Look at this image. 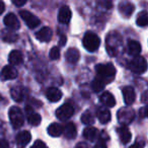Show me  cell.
Segmentation results:
<instances>
[{"label": "cell", "mask_w": 148, "mask_h": 148, "mask_svg": "<svg viewBox=\"0 0 148 148\" xmlns=\"http://www.w3.org/2000/svg\"><path fill=\"white\" fill-rule=\"evenodd\" d=\"M95 72H97V77L101 79L105 84L112 82L116 76V68L112 63L97 64L95 66Z\"/></svg>", "instance_id": "1"}, {"label": "cell", "mask_w": 148, "mask_h": 148, "mask_svg": "<svg viewBox=\"0 0 148 148\" xmlns=\"http://www.w3.org/2000/svg\"><path fill=\"white\" fill-rule=\"evenodd\" d=\"M122 46V39L119 34L112 33L107 37V51L111 56H116L119 53V50Z\"/></svg>", "instance_id": "2"}, {"label": "cell", "mask_w": 148, "mask_h": 148, "mask_svg": "<svg viewBox=\"0 0 148 148\" xmlns=\"http://www.w3.org/2000/svg\"><path fill=\"white\" fill-rule=\"evenodd\" d=\"M82 44L88 52H95L99 49V45H101V39L97 34L87 32L83 37Z\"/></svg>", "instance_id": "3"}, {"label": "cell", "mask_w": 148, "mask_h": 148, "mask_svg": "<svg viewBox=\"0 0 148 148\" xmlns=\"http://www.w3.org/2000/svg\"><path fill=\"white\" fill-rule=\"evenodd\" d=\"M9 119L14 129H19L25 124V117L21 110L17 107H12L9 110Z\"/></svg>", "instance_id": "4"}, {"label": "cell", "mask_w": 148, "mask_h": 148, "mask_svg": "<svg viewBox=\"0 0 148 148\" xmlns=\"http://www.w3.org/2000/svg\"><path fill=\"white\" fill-rule=\"evenodd\" d=\"M128 68L134 73L142 74L147 69V62H146L145 58L141 57V56H137L128 63Z\"/></svg>", "instance_id": "5"}, {"label": "cell", "mask_w": 148, "mask_h": 148, "mask_svg": "<svg viewBox=\"0 0 148 148\" xmlns=\"http://www.w3.org/2000/svg\"><path fill=\"white\" fill-rule=\"evenodd\" d=\"M134 118H135L134 110L129 107L121 109L119 111V113H118V119H119L120 123L123 124V126L131 124L133 122Z\"/></svg>", "instance_id": "6"}, {"label": "cell", "mask_w": 148, "mask_h": 148, "mask_svg": "<svg viewBox=\"0 0 148 148\" xmlns=\"http://www.w3.org/2000/svg\"><path fill=\"white\" fill-rule=\"evenodd\" d=\"M74 113V108L70 103H64L56 111V117L61 121H66L72 117Z\"/></svg>", "instance_id": "7"}, {"label": "cell", "mask_w": 148, "mask_h": 148, "mask_svg": "<svg viewBox=\"0 0 148 148\" xmlns=\"http://www.w3.org/2000/svg\"><path fill=\"white\" fill-rule=\"evenodd\" d=\"M19 15H21L23 21L27 23V25L29 27V29H35V27H37L38 25L41 23L40 19L38 18L36 15H34L32 12H29V11L23 10V11H21Z\"/></svg>", "instance_id": "8"}, {"label": "cell", "mask_w": 148, "mask_h": 148, "mask_svg": "<svg viewBox=\"0 0 148 148\" xmlns=\"http://www.w3.org/2000/svg\"><path fill=\"white\" fill-rule=\"evenodd\" d=\"M18 73H17V70L15 69L13 66L7 65L1 70L0 72V79L3 81L5 80H10V79H14L17 77Z\"/></svg>", "instance_id": "9"}, {"label": "cell", "mask_w": 148, "mask_h": 148, "mask_svg": "<svg viewBox=\"0 0 148 148\" xmlns=\"http://www.w3.org/2000/svg\"><path fill=\"white\" fill-rule=\"evenodd\" d=\"M4 25L11 31H16L21 27V23L18 21V18L14 13H8L4 17Z\"/></svg>", "instance_id": "10"}, {"label": "cell", "mask_w": 148, "mask_h": 148, "mask_svg": "<svg viewBox=\"0 0 148 148\" xmlns=\"http://www.w3.org/2000/svg\"><path fill=\"white\" fill-rule=\"evenodd\" d=\"M25 112H27V121H29V123L31 124L32 126H39L40 124H41V121H42L41 116H40L39 114L35 113L29 106L25 107Z\"/></svg>", "instance_id": "11"}, {"label": "cell", "mask_w": 148, "mask_h": 148, "mask_svg": "<svg viewBox=\"0 0 148 148\" xmlns=\"http://www.w3.org/2000/svg\"><path fill=\"white\" fill-rule=\"evenodd\" d=\"M141 50H142L141 45H140V43H138L137 41H134V40H129V41H128L127 51L130 56L137 57V56H139V54L141 53Z\"/></svg>", "instance_id": "12"}, {"label": "cell", "mask_w": 148, "mask_h": 148, "mask_svg": "<svg viewBox=\"0 0 148 148\" xmlns=\"http://www.w3.org/2000/svg\"><path fill=\"white\" fill-rule=\"evenodd\" d=\"M46 97L52 103H57L61 99L62 97V91L57 87H50L46 91Z\"/></svg>", "instance_id": "13"}, {"label": "cell", "mask_w": 148, "mask_h": 148, "mask_svg": "<svg viewBox=\"0 0 148 148\" xmlns=\"http://www.w3.org/2000/svg\"><path fill=\"white\" fill-rule=\"evenodd\" d=\"M117 132L120 137V140H121V142L123 144H128L131 141L132 135L127 126H121V127H119L117 129Z\"/></svg>", "instance_id": "14"}, {"label": "cell", "mask_w": 148, "mask_h": 148, "mask_svg": "<svg viewBox=\"0 0 148 148\" xmlns=\"http://www.w3.org/2000/svg\"><path fill=\"white\" fill-rule=\"evenodd\" d=\"M97 117L99 122L103 124H107L111 121V112L106 107H99L97 110Z\"/></svg>", "instance_id": "15"}, {"label": "cell", "mask_w": 148, "mask_h": 148, "mask_svg": "<svg viewBox=\"0 0 148 148\" xmlns=\"http://www.w3.org/2000/svg\"><path fill=\"white\" fill-rule=\"evenodd\" d=\"M123 95H124V101L127 106H130L135 101V90L133 87L131 86H125L123 88Z\"/></svg>", "instance_id": "16"}, {"label": "cell", "mask_w": 148, "mask_h": 148, "mask_svg": "<svg viewBox=\"0 0 148 148\" xmlns=\"http://www.w3.org/2000/svg\"><path fill=\"white\" fill-rule=\"evenodd\" d=\"M72 16L71 10L68 6H62L58 13V21L61 23H67L70 21Z\"/></svg>", "instance_id": "17"}, {"label": "cell", "mask_w": 148, "mask_h": 148, "mask_svg": "<svg viewBox=\"0 0 148 148\" xmlns=\"http://www.w3.org/2000/svg\"><path fill=\"white\" fill-rule=\"evenodd\" d=\"M52 29L48 27H45L41 29L37 34H36V38L41 42H49L52 39Z\"/></svg>", "instance_id": "18"}, {"label": "cell", "mask_w": 148, "mask_h": 148, "mask_svg": "<svg viewBox=\"0 0 148 148\" xmlns=\"http://www.w3.org/2000/svg\"><path fill=\"white\" fill-rule=\"evenodd\" d=\"M1 38H2L3 41L7 42V43H14L18 39V35L14 31H11V29H3L1 32Z\"/></svg>", "instance_id": "19"}, {"label": "cell", "mask_w": 148, "mask_h": 148, "mask_svg": "<svg viewBox=\"0 0 148 148\" xmlns=\"http://www.w3.org/2000/svg\"><path fill=\"white\" fill-rule=\"evenodd\" d=\"M62 134H64L65 138H67V139H73V138H75L77 134L75 125L73 123H67L63 127V133Z\"/></svg>", "instance_id": "20"}, {"label": "cell", "mask_w": 148, "mask_h": 148, "mask_svg": "<svg viewBox=\"0 0 148 148\" xmlns=\"http://www.w3.org/2000/svg\"><path fill=\"white\" fill-rule=\"evenodd\" d=\"M101 101L103 106H106V108H112L116 105V99L114 97V95L109 91H105L103 95H101Z\"/></svg>", "instance_id": "21"}, {"label": "cell", "mask_w": 148, "mask_h": 148, "mask_svg": "<svg viewBox=\"0 0 148 148\" xmlns=\"http://www.w3.org/2000/svg\"><path fill=\"white\" fill-rule=\"evenodd\" d=\"M66 60L69 63H76L80 58V53L76 48H70L65 54Z\"/></svg>", "instance_id": "22"}, {"label": "cell", "mask_w": 148, "mask_h": 148, "mask_svg": "<svg viewBox=\"0 0 148 148\" xmlns=\"http://www.w3.org/2000/svg\"><path fill=\"white\" fill-rule=\"evenodd\" d=\"M8 61L11 65H19V64H21L23 61V56L21 54V52L17 51V50L10 52V54L8 56Z\"/></svg>", "instance_id": "23"}, {"label": "cell", "mask_w": 148, "mask_h": 148, "mask_svg": "<svg viewBox=\"0 0 148 148\" xmlns=\"http://www.w3.org/2000/svg\"><path fill=\"white\" fill-rule=\"evenodd\" d=\"M134 8H135L134 4H132V3H130V2H124V3H121V4L119 5L120 13L126 17H129L130 15L133 13Z\"/></svg>", "instance_id": "24"}, {"label": "cell", "mask_w": 148, "mask_h": 148, "mask_svg": "<svg viewBox=\"0 0 148 148\" xmlns=\"http://www.w3.org/2000/svg\"><path fill=\"white\" fill-rule=\"evenodd\" d=\"M32 139V135L29 132L27 131H23L21 133H18V135L16 136V142L18 145L21 146H25L27 144L29 143Z\"/></svg>", "instance_id": "25"}, {"label": "cell", "mask_w": 148, "mask_h": 148, "mask_svg": "<svg viewBox=\"0 0 148 148\" xmlns=\"http://www.w3.org/2000/svg\"><path fill=\"white\" fill-rule=\"evenodd\" d=\"M63 133V127H62L60 124L54 123L48 127V134L50 136H53V137H59L60 135H62Z\"/></svg>", "instance_id": "26"}, {"label": "cell", "mask_w": 148, "mask_h": 148, "mask_svg": "<svg viewBox=\"0 0 148 148\" xmlns=\"http://www.w3.org/2000/svg\"><path fill=\"white\" fill-rule=\"evenodd\" d=\"M10 95L15 101H21L25 97V89L21 86H15L10 90Z\"/></svg>", "instance_id": "27"}, {"label": "cell", "mask_w": 148, "mask_h": 148, "mask_svg": "<svg viewBox=\"0 0 148 148\" xmlns=\"http://www.w3.org/2000/svg\"><path fill=\"white\" fill-rule=\"evenodd\" d=\"M99 135V132H97V129L95 127H86L84 130H83V136L86 138L89 141H95V138Z\"/></svg>", "instance_id": "28"}, {"label": "cell", "mask_w": 148, "mask_h": 148, "mask_svg": "<svg viewBox=\"0 0 148 148\" xmlns=\"http://www.w3.org/2000/svg\"><path fill=\"white\" fill-rule=\"evenodd\" d=\"M147 23H148V14H147V11L144 10L138 14L137 19H136V23L139 27H146Z\"/></svg>", "instance_id": "29"}, {"label": "cell", "mask_w": 148, "mask_h": 148, "mask_svg": "<svg viewBox=\"0 0 148 148\" xmlns=\"http://www.w3.org/2000/svg\"><path fill=\"white\" fill-rule=\"evenodd\" d=\"M81 122L85 125H92L95 122V118H93L92 114L89 111H85L81 116Z\"/></svg>", "instance_id": "30"}, {"label": "cell", "mask_w": 148, "mask_h": 148, "mask_svg": "<svg viewBox=\"0 0 148 148\" xmlns=\"http://www.w3.org/2000/svg\"><path fill=\"white\" fill-rule=\"evenodd\" d=\"M92 89L95 92H99V91H101L103 88H105L106 84L103 82V81L101 80V79H99L97 77H95V79H93L92 81Z\"/></svg>", "instance_id": "31"}, {"label": "cell", "mask_w": 148, "mask_h": 148, "mask_svg": "<svg viewBox=\"0 0 148 148\" xmlns=\"http://www.w3.org/2000/svg\"><path fill=\"white\" fill-rule=\"evenodd\" d=\"M49 57L51 60H58L60 58V49L58 47H53L49 53Z\"/></svg>", "instance_id": "32"}, {"label": "cell", "mask_w": 148, "mask_h": 148, "mask_svg": "<svg viewBox=\"0 0 148 148\" xmlns=\"http://www.w3.org/2000/svg\"><path fill=\"white\" fill-rule=\"evenodd\" d=\"M32 148H48V147L45 142L41 141V140H37V141L34 143V145L32 146Z\"/></svg>", "instance_id": "33"}, {"label": "cell", "mask_w": 148, "mask_h": 148, "mask_svg": "<svg viewBox=\"0 0 148 148\" xmlns=\"http://www.w3.org/2000/svg\"><path fill=\"white\" fill-rule=\"evenodd\" d=\"M95 148H108L107 144H106V140H99V141L95 144Z\"/></svg>", "instance_id": "34"}, {"label": "cell", "mask_w": 148, "mask_h": 148, "mask_svg": "<svg viewBox=\"0 0 148 148\" xmlns=\"http://www.w3.org/2000/svg\"><path fill=\"white\" fill-rule=\"evenodd\" d=\"M66 42H67V38H66V36L62 35L59 39V46L60 47H64V46L66 45Z\"/></svg>", "instance_id": "35"}, {"label": "cell", "mask_w": 148, "mask_h": 148, "mask_svg": "<svg viewBox=\"0 0 148 148\" xmlns=\"http://www.w3.org/2000/svg\"><path fill=\"white\" fill-rule=\"evenodd\" d=\"M0 148H10V146L6 140L0 139Z\"/></svg>", "instance_id": "36"}, {"label": "cell", "mask_w": 148, "mask_h": 148, "mask_svg": "<svg viewBox=\"0 0 148 148\" xmlns=\"http://www.w3.org/2000/svg\"><path fill=\"white\" fill-rule=\"evenodd\" d=\"M12 3L16 6H23L27 3V0H13Z\"/></svg>", "instance_id": "37"}, {"label": "cell", "mask_w": 148, "mask_h": 148, "mask_svg": "<svg viewBox=\"0 0 148 148\" xmlns=\"http://www.w3.org/2000/svg\"><path fill=\"white\" fill-rule=\"evenodd\" d=\"M140 116L142 118H146V116H147V107H143L140 110Z\"/></svg>", "instance_id": "38"}, {"label": "cell", "mask_w": 148, "mask_h": 148, "mask_svg": "<svg viewBox=\"0 0 148 148\" xmlns=\"http://www.w3.org/2000/svg\"><path fill=\"white\" fill-rule=\"evenodd\" d=\"M147 95H148V91L145 90L143 92V95H142V103H147Z\"/></svg>", "instance_id": "39"}, {"label": "cell", "mask_w": 148, "mask_h": 148, "mask_svg": "<svg viewBox=\"0 0 148 148\" xmlns=\"http://www.w3.org/2000/svg\"><path fill=\"white\" fill-rule=\"evenodd\" d=\"M75 148H89V147H88V145L85 143H78Z\"/></svg>", "instance_id": "40"}, {"label": "cell", "mask_w": 148, "mask_h": 148, "mask_svg": "<svg viewBox=\"0 0 148 148\" xmlns=\"http://www.w3.org/2000/svg\"><path fill=\"white\" fill-rule=\"evenodd\" d=\"M4 9H5V4H4V2H2V1H0V14L4 11Z\"/></svg>", "instance_id": "41"}, {"label": "cell", "mask_w": 148, "mask_h": 148, "mask_svg": "<svg viewBox=\"0 0 148 148\" xmlns=\"http://www.w3.org/2000/svg\"><path fill=\"white\" fill-rule=\"evenodd\" d=\"M130 148H141V147L138 145V143H135V144H133L132 146H130Z\"/></svg>", "instance_id": "42"}]
</instances>
